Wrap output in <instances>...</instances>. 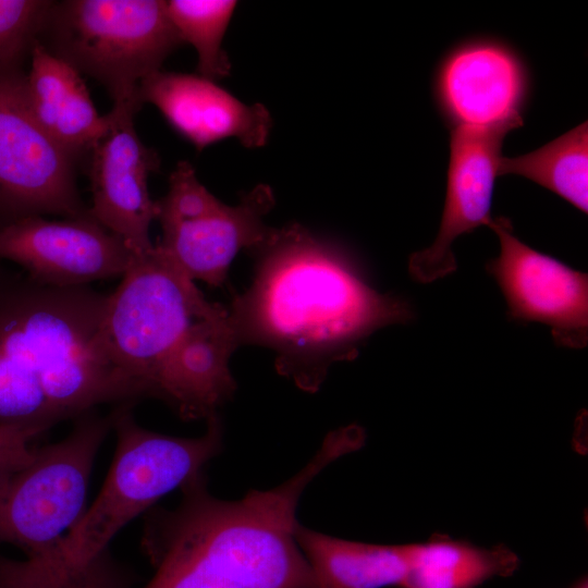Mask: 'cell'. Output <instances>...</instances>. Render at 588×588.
Returning a JSON list of instances; mask_svg holds the SVG:
<instances>
[{
    "label": "cell",
    "instance_id": "obj_1",
    "mask_svg": "<svg viewBox=\"0 0 588 588\" xmlns=\"http://www.w3.org/2000/svg\"><path fill=\"white\" fill-rule=\"evenodd\" d=\"M353 433L330 432L293 477L238 500L212 495L205 473L181 487L173 509L143 514L140 548L154 575L144 588H318L296 541V512L307 486L355 451Z\"/></svg>",
    "mask_w": 588,
    "mask_h": 588
},
{
    "label": "cell",
    "instance_id": "obj_2",
    "mask_svg": "<svg viewBox=\"0 0 588 588\" xmlns=\"http://www.w3.org/2000/svg\"><path fill=\"white\" fill-rule=\"evenodd\" d=\"M250 287L230 309L241 344L277 353L279 373L314 393L329 367L378 329L413 319L411 304L370 286L347 256L294 223L256 252Z\"/></svg>",
    "mask_w": 588,
    "mask_h": 588
},
{
    "label": "cell",
    "instance_id": "obj_3",
    "mask_svg": "<svg viewBox=\"0 0 588 588\" xmlns=\"http://www.w3.org/2000/svg\"><path fill=\"white\" fill-rule=\"evenodd\" d=\"M109 294L58 287L0 268V424L45 429L102 404H136L145 389L112 359Z\"/></svg>",
    "mask_w": 588,
    "mask_h": 588
},
{
    "label": "cell",
    "instance_id": "obj_4",
    "mask_svg": "<svg viewBox=\"0 0 588 588\" xmlns=\"http://www.w3.org/2000/svg\"><path fill=\"white\" fill-rule=\"evenodd\" d=\"M103 330L115 364L180 418L207 420L233 396L229 363L240 342L230 309L156 246L109 294Z\"/></svg>",
    "mask_w": 588,
    "mask_h": 588
},
{
    "label": "cell",
    "instance_id": "obj_5",
    "mask_svg": "<svg viewBox=\"0 0 588 588\" xmlns=\"http://www.w3.org/2000/svg\"><path fill=\"white\" fill-rule=\"evenodd\" d=\"M134 405L121 404L111 411L117 444L108 476L60 547L64 567L81 578H107L121 569L123 563L109 550L113 537L163 495L204 473L222 450L218 415L207 419L204 434L184 438L142 427L133 415Z\"/></svg>",
    "mask_w": 588,
    "mask_h": 588
},
{
    "label": "cell",
    "instance_id": "obj_6",
    "mask_svg": "<svg viewBox=\"0 0 588 588\" xmlns=\"http://www.w3.org/2000/svg\"><path fill=\"white\" fill-rule=\"evenodd\" d=\"M111 430V412L79 416L65 438L36 449L0 493V546L24 553L20 565L32 578L64 572L60 547L85 512L94 463Z\"/></svg>",
    "mask_w": 588,
    "mask_h": 588
},
{
    "label": "cell",
    "instance_id": "obj_7",
    "mask_svg": "<svg viewBox=\"0 0 588 588\" xmlns=\"http://www.w3.org/2000/svg\"><path fill=\"white\" fill-rule=\"evenodd\" d=\"M37 41L95 78L113 103L139 102L140 82L183 45L161 0L52 1Z\"/></svg>",
    "mask_w": 588,
    "mask_h": 588
},
{
    "label": "cell",
    "instance_id": "obj_8",
    "mask_svg": "<svg viewBox=\"0 0 588 588\" xmlns=\"http://www.w3.org/2000/svg\"><path fill=\"white\" fill-rule=\"evenodd\" d=\"M270 186L259 184L235 206L212 195L187 161L177 162L166 195L156 200L162 234L155 245L193 281L221 285L231 262L242 249L254 253L274 229L265 224L273 208Z\"/></svg>",
    "mask_w": 588,
    "mask_h": 588
},
{
    "label": "cell",
    "instance_id": "obj_9",
    "mask_svg": "<svg viewBox=\"0 0 588 588\" xmlns=\"http://www.w3.org/2000/svg\"><path fill=\"white\" fill-rule=\"evenodd\" d=\"M23 63L0 65V226L44 215L90 217L77 189V160L30 111Z\"/></svg>",
    "mask_w": 588,
    "mask_h": 588
},
{
    "label": "cell",
    "instance_id": "obj_10",
    "mask_svg": "<svg viewBox=\"0 0 588 588\" xmlns=\"http://www.w3.org/2000/svg\"><path fill=\"white\" fill-rule=\"evenodd\" d=\"M531 73L520 52L504 39L474 36L439 60L431 89L450 131L507 135L524 125L531 97Z\"/></svg>",
    "mask_w": 588,
    "mask_h": 588
},
{
    "label": "cell",
    "instance_id": "obj_11",
    "mask_svg": "<svg viewBox=\"0 0 588 588\" xmlns=\"http://www.w3.org/2000/svg\"><path fill=\"white\" fill-rule=\"evenodd\" d=\"M500 253L486 270L506 304L507 318L540 322L559 346L581 348L588 342V275L520 241L511 221L497 217L488 225Z\"/></svg>",
    "mask_w": 588,
    "mask_h": 588
},
{
    "label": "cell",
    "instance_id": "obj_12",
    "mask_svg": "<svg viewBox=\"0 0 588 588\" xmlns=\"http://www.w3.org/2000/svg\"><path fill=\"white\" fill-rule=\"evenodd\" d=\"M137 100L113 103L109 124L87 155L91 191L90 217L119 236L136 255L154 248L149 226L157 217L148 177L159 170L158 154L138 137Z\"/></svg>",
    "mask_w": 588,
    "mask_h": 588
},
{
    "label": "cell",
    "instance_id": "obj_13",
    "mask_svg": "<svg viewBox=\"0 0 588 588\" xmlns=\"http://www.w3.org/2000/svg\"><path fill=\"white\" fill-rule=\"evenodd\" d=\"M136 254L91 217L34 216L0 226V258L41 284L69 287L123 277Z\"/></svg>",
    "mask_w": 588,
    "mask_h": 588
},
{
    "label": "cell",
    "instance_id": "obj_14",
    "mask_svg": "<svg viewBox=\"0 0 588 588\" xmlns=\"http://www.w3.org/2000/svg\"><path fill=\"white\" fill-rule=\"evenodd\" d=\"M505 137L503 133L489 131H450L440 226L432 244L409 257L408 271L415 281L431 283L454 272L455 240L492 221V199Z\"/></svg>",
    "mask_w": 588,
    "mask_h": 588
},
{
    "label": "cell",
    "instance_id": "obj_15",
    "mask_svg": "<svg viewBox=\"0 0 588 588\" xmlns=\"http://www.w3.org/2000/svg\"><path fill=\"white\" fill-rule=\"evenodd\" d=\"M137 97L142 105H154L198 151L230 137L247 148H259L267 144L272 127L264 105H246L198 74L157 71L140 82Z\"/></svg>",
    "mask_w": 588,
    "mask_h": 588
},
{
    "label": "cell",
    "instance_id": "obj_16",
    "mask_svg": "<svg viewBox=\"0 0 588 588\" xmlns=\"http://www.w3.org/2000/svg\"><path fill=\"white\" fill-rule=\"evenodd\" d=\"M29 57L25 87L34 118L77 161L87 157L108 128V114H98L81 73L70 64L38 41Z\"/></svg>",
    "mask_w": 588,
    "mask_h": 588
},
{
    "label": "cell",
    "instance_id": "obj_17",
    "mask_svg": "<svg viewBox=\"0 0 588 588\" xmlns=\"http://www.w3.org/2000/svg\"><path fill=\"white\" fill-rule=\"evenodd\" d=\"M295 536L318 588H385L403 584L406 544L351 541L301 524Z\"/></svg>",
    "mask_w": 588,
    "mask_h": 588
},
{
    "label": "cell",
    "instance_id": "obj_18",
    "mask_svg": "<svg viewBox=\"0 0 588 588\" xmlns=\"http://www.w3.org/2000/svg\"><path fill=\"white\" fill-rule=\"evenodd\" d=\"M407 571L402 588H475L512 573L516 556L505 548L485 549L451 539L406 544Z\"/></svg>",
    "mask_w": 588,
    "mask_h": 588
},
{
    "label": "cell",
    "instance_id": "obj_19",
    "mask_svg": "<svg viewBox=\"0 0 588 588\" xmlns=\"http://www.w3.org/2000/svg\"><path fill=\"white\" fill-rule=\"evenodd\" d=\"M499 176H523L588 211V123L571 128L543 146L514 157L501 156Z\"/></svg>",
    "mask_w": 588,
    "mask_h": 588
},
{
    "label": "cell",
    "instance_id": "obj_20",
    "mask_svg": "<svg viewBox=\"0 0 588 588\" xmlns=\"http://www.w3.org/2000/svg\"><path fill=\"white\" fill-rule=\"evenodd\" d=\"M167 13L183 44L197 52V74L217 81L230 74L231 63L222 47L237 1L169 0Z\"/></svg>",
    "mask_w": 588,
    "mask_h": 588
},
{
    "label": "cell",
    "instance_id": "obj_21",
    "mask_svg": "<svg viewBox=\"0 0 588 588\" xmlns=\"http://www.w3.org/2000/svg\"><path fill=\"white\" fill-rule=\"evenodd\" d=\"M50 0H0V65L24 62L38 40Z\"/></svg>",
    "mask_w": 588,
    "mask_h": 588
},
{
    "label": "cell",
    "instance_id": "obj_22",
    "mask_svg": "<svg viewBox=\"0 0 588 588\" xmlns=\"http://www.w3.org/2000/svg\"><path fill=\"white\" fill-rule=\"evenodd\" d=\"M45 431L35 426L0 424V493L33 460L36 449L30 442Z\"/></svg>",
    "mask_w": 588,
    "mask_h": 588
},
{
    "label": "cell",
    "instance_id": "obj_23",
    "mask_svg": "<svg viewBox=\"0 0 588 588\" xmlns=\"http://www.w3.org/2000/svg\"><path fill=\"white\" fill-rule=\"evenodd\" d=\"M580 588H587L586 585L585 586H581Z\"/></svg>",
    "mask_w": 588,
    "mask_h": 588
}]
</instances>
